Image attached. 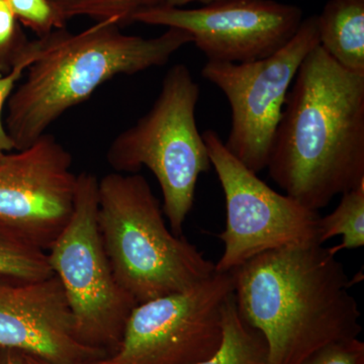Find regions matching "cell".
<instances>
[{"label":"cell","instance_id":"obj_12","mask_svg":"<svg viewBox=\"0 0 364 364\" xmlns=\"http://www.w3.org/2000/svg\"><path fill=\"white\" fill-rule=\"evenodd\" d=\"M0 349L54 364H91L107 352L81 343L63 287L55 275H0Z\"/></svg>","mask_w":364,"mask_h":364},{"label":"cell","instance_id":"obj_17","mask_svg":"<svg viewBox=\"0 0 364 364\" xmlns=\"http://www.w3.org/2000/svg\"><path fill=\"white\" fill-rule=\"evenodd\" d=\"M165 0H50L60 18L65 23L75 16L98 21H112L117 26L133 23L144 9L163 6Z\"/></svg>","mask_w":364,"mask_h":364},{"label":"cell","instance_id":"obj_13","mask_svg":"<svg viewBox=\"0 0 364 364\" xmlns=\"http://www.w3.org/2000/svg\"><path fill=\"white\" fill-rule=\"evenodd\" d=\"M317 21L322 49L342 68L364 74V0H329Z\"/></svg>","mask_w":364,"mask_h":364},{"label":"cell","instance_id":"obj_22","mask_svg":"<svg viewBox=\"0 0 364 364\" xmlns=\"http://www.w3.org/2000/svg\"><path fill=\"white\" fill-rule=\"evenodd\" d=\"M0 364H26L23 354L14 350L0 349Z\"/></svg>","mask_w":364,"mask_h":364},{"label":"cell","instance_id":"obj_21","mask_svg":"<svg viewBox=\"0 0 364 364\" xmlns=\"http://www.w3.org/2000/svg\"><path fill=\"white\" fill-rule=\"evenodd\" d=\"M301 364H364V343L358 338L333 342L314 352Z\"/></svg>","mask_w":364,"mask_h":364},{"label":"cell","instance_id":"obj_4","mask_svg":"<svg viewBox=\"0 0 364 364\" xmlns=\"http://www.w3.org/2000/svg\"><path fill=\"white\" fill-rule=\"evenodd\" d=\"M97 223L114 277L138 305L188 291L215 272V263L167 226L140 174L98 178Z\"/></svg>","mask_w":364,"mask_h":364},{"label":"cell","instance_id":"obj_2","mask_svg":"<svg viewBox=\"0 0 364 364\" xmlns=\"http://www.w3.org/2000/svg\"><path fill=\"white\" fill-rule=\"evenodd\" d=\"M233 273L239 312L264 337L268 364H301L326 345L361 333L358 301L331 248L268 251Z\"/></svg>","mask_w":364,"mask_h":364},{"label":"cell","instance_id":"obj_16","mask_svg":"<svg viewBox=\"0 0 364 364\" xmlns=\"http://www.w3.org/2000/svg\"><path fill=\"white\" fill-rule=\"evenodd\" d=\"M0 275L41 279L54 273L50 267L47 251L0 225Z\"/></svg>","mask_w":364,"mask_h":364},{"label":"cell","instance_id":"obj_11","mask_svg":"<svg viewBox=\"0 0 364 364\" xmlns=\"http://www.w3.org/2000/svg\"><path fill=\"white\" fill-rule=\"evenodd\" d=\"M49 134L0 159V225L47 251L70 219L77 176Z\"/></svg>","mask_w":364,"mask_h":364},{"label":"cell","instance_id":"obj_10","mask_svg":"<svg viewBox=\"0 0 364 364\" xmlns=\"http://www.w3.org/2000/svg\"><path fill=\"white\" fill-rule=\"evenodd\" d=\"M303 11L273 0H219L200 9L158 6L133 23L188 32L208 61L247 63L272 56L294 37Z\"/></svg>","mask_w":364,"mask_h":364},{"label":"cell","instance_id":"obj_9","mask_svg":"<svg viewBox=\"0 0 364 364\" xmlns=\"http://www.w3.org/2000/svg\"><path fill=\"white\" fill-rule=\"evenodd\" d=\"M233 272H215L188 291L139 304L119 347L91 364H196L219 349Z\"/></svg>","mask_w":364,"mask_h":364},{"label":"cell","instance_id":"obj_1","mask_svg":"<svg viewBox=\"0 0 364 364\" xmlns=\"http://www.w3.org/2000/svg\"><path fill=\"white\" fill-rule=\"evenodd\" d=\"M267 169L315 212L364 183V74L314 48L287 95Z\"/></svg>","mask_w":364,"mask_h":364},{"label":"cell","instance_id":"obj_23","mask_svg":"<svg viewBox=\"0 0 364 364\" xmlns=\"http://www.w3.org/2000/svg\"><path fill=\"white\" fill-rule=\"evenodd\" d=\"M215 1H219V0H165L163 6L182 7L188 6L189 4H193V2H200V4H210V2Z\"/></svg>","mask_w":364,"mask_h":364},{"label":"cell","instance_id":"obj_24","mask_svg":"<svg viewBox=\"0 0 364 364\" xmlns=\"http://www.w3.org/2000/svg\"><path fill=\"white\" fill-rule=\"evenodd\" d=\"M23 356L26 364H54L47 363V361L42 360V359L33 358V356L26 355V354H23Z\"/></svg>","mask_w":364,"mask_h":364},{"label":"cell","instance_id":"obj_8","mask_svg":"<svg viewBox=\"0 0 364 364\" xmlns=\"http://www.w3.org/2000/svg\"><path fill=\"white\" fill-rule=\"evenodd\" d=\"M318 45L317 16L301 21L284 48L247 63L207 61L203 77L224 93L231 109L225 147L255 173L267 169L275 132L301 62Z\"/></svg>","mask_w":364,"mask_h":364},{"label":"cell","instance_id":"obj_19","mask_svg":"<svg viewBox=\"0 0 364 364\" xmlns=\"http://www.w3.org/2000/svg\"><path fill=\"white\" fill-rule=\"evenodd\" d=\"M40 52V40L28 42L26 45L25 52L20 58L16 60L11 69L4 76L0 77V159H2L7 153L11 152L14 148V141L11 140L6 129L2 124V111H4V105L11 97V93L16 82L20 80L23 76V71L30 67L31 64L35 61Z\"/></svg>","mask_w":364,"mask_h":364},{"label":"cell","instance_id":"obj_6","mask_svg":"<svg viewBox=\"0 0 364 364\" xmlns=\"http://www.w3.org/2000/svg\"><path fill=\"white\" fill-rule=\"evenodd\" d=\"M97 210V177L90 172L77 174L70 219L47 254L70 306L79 341L109 355L121 343L127 321L138 304L114 277Z\"/></svg>","mask_w":364,"mask_h":364},{"label":"cell","instance_id":"obj_14","mask_svg":"<svg viewBox=\"0 0 364 364\" xmlns=\"http://www.w3.org/2000/svg\"><path fill=\"white\" fill-rule=\"evenodd\" d=\"M196 364H268L267 341L242 318L234 293L223 308V338L219 349Z\"/></svg>","mask_w":364,"mask_h":364},{"label":"cell","instance_id":"obj_15","mask_svg":"<svg viewBox=\"0 0 364 364\" xmlns=\"http://www.w3.org/2000/svg\"><path fill=\"white\" fill-rule=\"evenodd\" d=\"M341 236L342 242L332 251L356 249L364 245V183L342 195L337 208L318 220V241Z\"/></svg>","mask_w":364,"mask_h":364},{"label":"cell","instance_id":"obj_7","mask_svg":"<svg viewBox=\"0 0 364 364\" xmlns=\"http://www.w3.org/2000/svg\"><path fill=\"white\" fill-rule=\"evenodd\" d=\"M203 138L226 200V227L219 235L224 252L215 272H233L268 251L321 244L318 212L261 181L228 151L217 132L205 131Z\"/></svg>","mask_w":364,"mask_h":364},{"label":"cell","instance_id":"obj_5","mask_svg":"<svg viewBox=\"0 0 364 364\" xmlns=\"http://www.w3.org/2000/svg\"><path fill=\"white\" fill-rule=\"evenodd\" d=\"M200 92L188 66L171 67L150 111L119 134L107 152L114 172L136 173L146 167L154 174L163 213L177 236L193 208L198 177L212 166L196 121Z\"/></svg>","mask_w":364,"mask_h":364},{"label":"cell","instance_id":"obj_3","mask_svg":"<svg viewBox=\"0 0 364 364\" xmlns=\"http://www.w3.org/2000/svg\"><path fill=\"white\" fill-rule=\"evenodd\" d=\"M39 40V55L9 102L6 131L16 150L32 145L114 76L165 65L193 42L188 32L173 28L155 38L124 35L112 21L77 33L54 31Z\"/></svg>","mask_w":364,"mask_h":364},{"label":"cell","instance_id":"obj_18","mask_svg":"<svg viewBox=\"0 0 364 364\" xmlns=\"http://www.w3.org/2000/svg\"><path fill=\"white\" fill-rule=\"evenodd\" d=\"M16 18L32 28L39 37L61 30L64 21L60 18L50 0H6Z\"/></svg>","mask_w":364,"mask_h":364},{"label":"cell","instance_id":"obj_20","mask_svg":"<svg viewBox=\"0 0 364 364\" xmlns=\"http://www.w3.org/2000/svg\"><path fill=\"white\" fill-rule=\"evenodd\" d=\"M28 43L18 40L16 16L6 0H0V69L11 70Z\"/></svg>","mask_w":364,"mask_h":364}]
</instances>
